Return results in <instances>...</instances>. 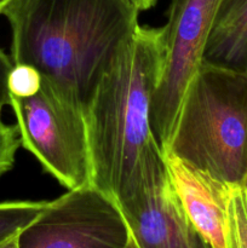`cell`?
<instances>
[{"label":"cell","mask_w":247,"mask_h":248,"mask_svg":"<svg viewBox=\"0 0 247 248\" xmlns=\"http://www.w3.org/2000/svg\"><path fill=\"white\" fill-rule=\"evenodd\" d=\"M21 145L16 126L6 125L0 119V176L11 171Z\"/></svg>","instance_id":"cell-13"},{"label":"cell","mask_w":247,"mask_h":248,"mask_svg":"<svg viewBox=\"0 0 247 248\" xmlns=\"http://www.w3.org/2000/svg\"><path fill=\"white\" fill-rule=\"evenodd\" d=\"M164 154L225 184L247 177V74L202 62L179 108Z\"/></svg>","instance_id":"cell-3"},{"label":"cell","mask_w":247,"mask_h":248,"mask_svg":"<svg viewBox=\"0 0 247 248\" xmlns=\"http://www.w3.org/2000/svg\"><path fill=\"white\" fill-rule=\"evenodd\" d=\"M0 248H19L18 245V234L14 235V236L9 237V239L4 240L0 242Z\"/></svg>","instance_id":"cell-16"},{"label":"cell","mask_w":247,"mask_h":248,"mask_svg":"<svg viewBox=\"0 0 247 248\" xmlns=\"http://www.w3.org/2000/svg\"><path fill=\"white\" fill-rule=\"evenodd\" d=\"M130 240L116 199L93 183L50 201L18 234L19 248H126Z\"/></svg>","instance_id":"cell-6"},{"label":"cell","mask_w":247,"mask_h":248,"mask_svg":"<svg viewBox=\"0 0 247 248\" xmlns=\"http://www.w3.org/2000/svg\"><path fill=\"white\" fill-rule=\"evenodd\" d=\"M165 160L174 191L194 227L211 248H227L225 207L228 184L171 154L165 155Z\"/></svg>","instance_id":"cell-8"},{"label":"cell","mask_w":247,"mask_h":248,"mask_svg":"<svg viewBox=\"0 0 247 248\" xmlns=\"http://www.w3.org/2000/svg\"><path fill=\"white\" fill-rule=\"evenodd\" d=\"M202 62L247 74V0H222Z\"/></svg>","instance_id":"cell-9"},{"label":"cell","mask_w":247,"mask_h":248,"mask_svg":"<svg viewBox=\"0 0 247 248\" xmlns=\"http://www.w3.org/2000/svg\"><path fill=\"white\" fill-rule=\"evenodd\" d=\"M126 248H138L137 244H136V242H135V240L132 239V236H131V240H130V242H128L127 247H126Z\"/></svg>","instance_id":"cell-18"},{"label":"cell","mask_w":247,"mask_h":248,"mask_svg":"<svg viewBox=\"0 0 247 248\" xmlns=\"http://www.w3.org/2000/svg\"><path fill=\"white\" fill-rule=\"evenodd\" d=\"M130 0H16L4 12L11 60L35 68L58 97L85 113L119 51L139 27Z\"/></svg>","instance_id":"cell-1"},{"label":"cell","mask_w":247,"mask_h":248,"mask_svg":"<svg viewBox=\"0 0 247 248\" xmlns=\"http://www.w3.org/2000/svg\"><path fill=\"white\" fill-rule=\"evenodd\" d=\"M222 0H171L164 28L165 62L152 104L153 136L164 152Z\"/></svg>","instance_id":"cell-7"},{"label":"cell","mask_w":247,"mask_h":248,"mask_svg":"<svg viewBox=\"0 0 247 248\" xmlns=\"http://www.w3.org/2000/svg\"><path fill=\"white\" fill-rule=\"evenodd\" d=\"M164 62V28L139 26L85 110L92 183L115 199L155 140L150 115Z\"/></svg>","instance_id":"cell-2"},{"label":"cell","mask_w":247,"mask_h":248,"mask_svg":"<svg viewBox=\"0 0 247 248\" xmlns=\"http://www.w3.org/2000/svg\"><path fill=\"white\" fill-rule=\"evenodd\" d=\"M133 5L138 9V11H147L156 5L159 0H130Z\"/></svg>","instance_id":"cell-15"},{"label":"cell","mask_w":247,"mask_h":248,"mask_svg":"<svg viewBox=\"0 0 247 248\" xmlns=\"http://www.w3.org/2000/svg\"><path fill=\"white\" fill-rule=\"evenodd\" d=\"M225 242L227 248H247V177L239 184H228Z\"/></svg>","instance_id":"cell-10"},{"label":"cell","mask_w":247,"mask_h":248,"mask_svg":"<svg viewBox=\"0 0 247 248\" xmlns=\"http://www.w3.org/2000/svg\"><path fill=\"white\" fill-rule=\"evenodd\" d=\"M12 65L14 63H12L11 58L0 47V119H1L4 108L9 106L10 94L9 89H7V78H9Z\"/></svg>","instance_id":"cell-14"},{"label":"cell","mask_w":247,"mask_h":248,"mask_svg":"<svg viewBox=\"0 0 247 248\" xmlns=\"http://www.w3.org/2000/svg\"><path fill=\"white\" fill-rule=\"evenodd\" d=\"M116 201L138 248H211L184 211L156 140Z\"/></svg>","instance_id":"cell-5"},{"label":"cell","mask_w":247,"mask_h":248,"mask_svg":"<svg viewBox=\"0 0 247 248\" xmlns=\"http://www.w3.org/2000/svg\"><path fill=\"white\" fill-rule=\"evenodd\" d=\"M9 94L18 98H27L38 93L41 89V75L35 68L27 64H15L7 78Z\"/></svg>","instance_id":"cell-12"},{"label":"cell","mask_w":247,"mask_h":248,"mask_svg":"<svg viewBox=\"0 0 247 248\" xmlns=\"http://www.w3.org/2000/svg\"><path fill=\"white\" fill-rule=\"evenodd\" d=\"M16 0H0V15H4V12L6 11L7 7L11 6Z\"/></svg>","instance_id":"cell-17"},{"label":"cell","mask_w":247,"mask_h":248,"mask_svg":"<svg viewBox=\"0 0 247 248\" xmlns=\"http://www.w3.org/2000/svg\"><path fill=\"white\" fill-rule=\"evenodd\" d=\"M50 201L0 202V242L19 234L46 208Z\"/></svg>","instance_id":"cell-11"},{"label":"cell","mask_w":247,"mask_h":248,"mask_svg":"<svg viewBox=\"0 0 247 248\" xmlns=\"http://www.w3.org/2000/svg\"><path fill=\"white\" fill-rule=\"evenodd\" d=\"M21 145L64 188L92 183L85 113L41 81L38 93L10 96Z\"/></svg>","instance_id":"cell-4"}]
</instances>
